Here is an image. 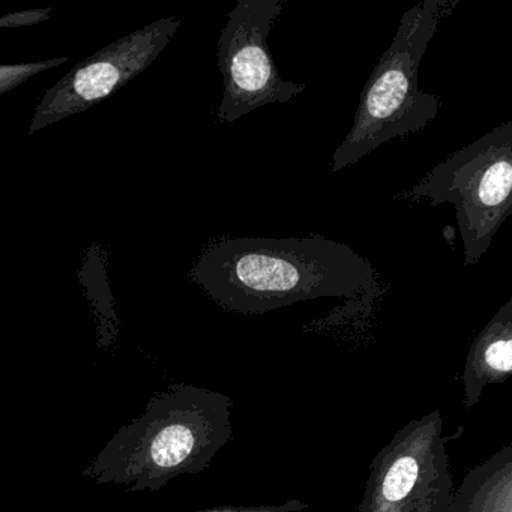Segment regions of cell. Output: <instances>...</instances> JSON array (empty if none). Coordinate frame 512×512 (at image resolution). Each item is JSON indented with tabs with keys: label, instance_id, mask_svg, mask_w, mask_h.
<instances>
[{
	"label": "cell",
	"instance_id": "6da1fadb",
	"mask_svg": "<svg viewBox=\"0 0 512 512\" xmlns=\"http://www.w3.org/2000/svg\"><path fill=\"white\" fill-rule=\"evenodd\" d=\"M194 278L212 301L250 316L317 298H356L376 274L349 245L310 236L221 239L202 254Z\"/></svg>",
	"mask_w": 512,
	"mask_h": 512
},
{
	"label": "cell",
	"instance_id": "7a4b0ae2",
	"mask_svg": "<svg viewBox=\"0 0 512 512\" xmlns=\"http://www.w3.org/2000/svg\"><path fill=\"white\" fill-rule=\"evenodd\" d=\"M229 395L202 386H169L118 433L83 476L127 491H157L182 475H199L232 439Z\"/></svg>",
	"mask_w": 512,
	"mask_h": 512
},
{
	"label": "cell",
	"instance_id": "3957f363",
	"mask_svg": "<svg viewBox=\"0 0 512 512\" xmlns=\"http://www.w3.org/2000/svg\"><path fill=\"white\" fill-rule=\"evenodd\" d=\"M458 0H422L404 13L397 34L365 83L349 134L332 155L337 173L395 137L424 130L439 116L442 100L419 89V65L442 19Z\"/></svg>",
	"mask_w": 512,
	"mask_h": 512
},
{
	"label": "cell",
	"instance_id": "277c9868",
	"mask_svg": "<svg viewBox=\"0 0 512 512\" xmlns=\"http://www.w3.org/2000/svg\"><path fill=\"white\" fill-rule=\"evenodd\" d=\"M395 199L427 200L430 206L451 203L464 265H476L512 214V121L458 149Z\"/></svg>",
	"mask_w": 512,
	"mask_h": 512
},
{
	"label": "cell",
	"instance_id": "5b68a950",
	"mask_svg": "<svg viewBox=\"0 0 512 512\" xmlns=\"http://www.w3.org/2000/svg\"><path fill=\"white\" fill-rule=\"evenodd\" d=\"M446 439L440 410L401 427L371 461L359 512H448Z\"/></svg>",
	"mask_w": 512,
	"mask_h": 512
},
{
	"label": "cell",
	"instance_id": "8992f818",
	"mask_svg": "<svg viewBox=\"0 0 512 512\" xmlns=\"http://www.w3.org/2000/svg\"><path fill=\"white\" fill-rule=\"evenodd\" d=\"M283 0H239L218 41V67L224 80L218 119L236 122L268 104L289 103L307 86L280 77L268 46Z\"/></svg>",
	"mask_w": 512,
	"mask_h": 512
},
{
	"label": "cell",
	"instance_id": "52a82bcc",
	"mask_svg": "<svg viewBox=\"0 0 512 512\" xmlns=\"http://www.w3.org/2000/svg\"><path fill=\"white\" fill-rule=\"evenodd\" d=\"M179 26V20H161L79 65L46 95L38 107L32 131L109 97L157 58Z\"/></svg>",
	"mask_w": 512,
	"mask_h": 512
},
{
	"label": "cell",
	"instance_id": "ba28073f",
	"mask_svg": "<svg viewBox=\"0 0 512 512\" xmlns=\"http://www.w3.org/2000/svg\"><path fill=\"white\" fill-rule=\"evenodd\" d=\"M511 371L512 299H508L470 347L461 377L464 409L478 404L487 386L505 383Z\"/></svg>",
	"mask_w": 512,
	"mask_h": 512
},
{
	"label": "cell",
	"instance_id": "9c48e42d",
	"mask_svg": "<svg viewBox=\"0 0 512 512\" xmlns=\"http://www.w3.org/2000/svg\"><path fill=\"white\" fill-rule=\"evenodd\" d=\"M448 512H512V446L494 452L464 476Z\"/></svg>",
	"mask_w": 512,
	"mask_h": 512
},
{
	"label": "cell",
	"instance_id": "30bf717a",
	"mask_svg": "<svg viewBox=\"0 0 512 512\" xmlns=\"http://www.w3.org/2000/svg\"><path fill=\"white\" fill-rule=\"evenodd\" d=\"M308 505L302 500L292 499L280 505H259V506H236L224 505L215 506V508L200 509V511L191 512H304Z\"/></svg>",
	"mask_w": 512,
	"mask_h": 512
}]
</instances>
